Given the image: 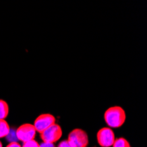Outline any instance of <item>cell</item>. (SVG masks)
Instances as JSON below:
<instances>
[{"label":"cell","instance_id":"cell-5","mask_svg":"<svg viewBox=\"0 0 147 147\" xmlns=\"http://www.w3.org/2000/svg\"><path fill=\"white\" fill-rule=\"evenodd\" d=\"M115 133L110 128H102L97 133L98 144L102 147H110L115 142Z\"/></svg>","mask_w":147,"mask_h":147},{"label":"cell","instance_id":"cell-10","mask_svg":"<svg viewBox=\"0 0 147 147\" xmlns=\"http://www.w3.org/2000/svg\"><path fill=\"white\" fill-rule=\"evenodd\" d=\"M6 138H7L8 141H10V143L17 142L18 138H17V136H16V131L14 129H10L8 135L6 136Z\"/></svg>","mask_w":147,"mask_h":147},{"label":"cell","instance_id":"cell-15","mask_svg":"<svg viewBox=\"0 0 147 147\" xmlns=\"http://www.w3.org/2000/svg\"><path fill=\"white\" fill-rule=\"evenodd\" d=\"M0 147H3V144H2V143L0 142Z\"/></svg>","mask_w":147,"mask_h":147},{"label":"cell","instance_id":"cell-7","mask_svg":"<svg viewBox=\"0 0 147 147\" xmlns=\"http://www.w3.org/2000/svg\"><path fill=\"white\" fill-rule=\"evenodd\" d=\"M10 126L5 120L0 119V138H5L10 131Z\"/></svg>","mask_w":147,"mask_h":147},{"label":"cell","instance_id":"cell-11","mask_svg":"<svg viewBox=\"0 0 147 147\" xmlns=\"http://www.w3.org/2000/svg\"><path fill=\"white\" fill-rule=\"evenodd\" d=\"M21 147H40V144L37 141L33 139V140H30L28 142L24 143Z\"/></svg>","mask_w":147,"mask_h":147},{"label":"cell","instance_id":"cell-8","mask_svg":"<svg viewBox=\"0 0 147 147\" xmlns=\"http://www.w3.org/2000/svg\"><path fill=\"white\" fill-rule=\"evenodd\" d=\"M9 115V106L6 101L0 100V119L5 120Z\"/></svg>","mask_w":147,"mask_h":147},{"label":"cell","instance_id":"cell-12","mask_svg":"<svg viewBox=\"0 0 147 147\" xmlns=\"http://www.w3.org/2000/svg\"><path fill=\"white\" fill-rule=\"evenodd\" d=\"M57 147H71L69 144V142L67 140H63L62 142H60V144H58Z\"/></svg>","mask_w":147,"mask_h":147},{"label":"cell","instance_id":"cell-3","mask_svg":"<svg viewBox=\"0 0 147 147\" xmlns=\"http://www.w3.org/2000/svg\"><path fill=\"white\" fill-rule=\"evenodd\" d=\"M62 135L63 131L61 127L58 124L54 123L41 133V138L43 142L54 144L61 138Z\"/></svg>","mask_w":147,"mask_h":147},{"label":"cell","instance_id":"cell-13","mask_svg":"<svg viewBox=\"0 0 147 147\" xmlns=\"http://www.w3.org/2000/svg\"><path fill=\"white\" fill-rule=\"evenodd\" d=\"M40 147H56L54 145V144L51 143H46V142H42L41 144H40Z\"/></svg>","mask_w":147,"mask_h":147},{"label":"cell","instance_id":"cell-4","mask_svg":"<svg viewBox=\"0 0 147 147\" xmlns=\"http://www.w3.org/2000/svg\"><path fill=\"white\" fill-rule=\"evenodd\" d=\"M35 133L36 130L34 125L29 123L22 124L16 129V136L18 140H20L23 143L33 140L35 137Z\"/></svg>","mask_w":147,"mask_h":147},{"label":"cell","instance_id":"cell-14","mask_svg":"<svg viewBox=\"0 0 147 147\" xmlns=\"http://www.w3.org/2000/svg\"><path fill=\"white\" fill-rule=\"evenodd\" d=\"M6 147H21V145L20 144H18L17 142H11V143H9Z\"/></svg>","mask_w":147,"mask_h":147},{"label":"cell","instance_id":"cell-1","mask_svg":"<svg viewBox=\"0 0 147 147\" xmlns=\"http://www.w3.org/2000/svg\"><path fill=\"white\" fill-rule=\"evenodd\" d=\"M104 119L109 127L119 128L124 123L126 114L121 107H112L105 112Z\"/></svg>","mask_w":147,"mask_h":147},{"label":"cell","instance_id":"cell-6","mask_svg":"<svg viewBox=\"0 0 147 147\" xmlns=\"http://www.w3.org/2000/svg\"><path fill=\"white\" fill-rule=\"evenodd\" d=\"M54 123H56V118L54 116L50 114H43L35 119L34 127L36 131L42 133Z\"/></svg>","mask_w":147,"mask_h":147},{"label":"cell","instance_id":"cell-9","mask_svg":"<svg viewBox=\"0 0 147 147\" xmlns=\"http://www.w3.org/2000/svg\"><path fill=\"white\" fill-rule=\"evenodd\" d=\"M113 147H130L129 143L124 138H119L115 139V142L112 145Z\"/></svg>","mask_w":147,"mask_h":147},{"label":"cell","instance_id":"cell-2","mask_svg":"<svg viewBox=\"0 0 147 147\" xmlns=\"http://www.w3.org/2000/svg\"><path fill=\"white\" fill-rule=\"evenodd\" d=\"M67 141L71 147H87L88 136L83 129H75L69 134Z\"/></svg>","mask_w":147,"mask_h":147}]
</instances>
